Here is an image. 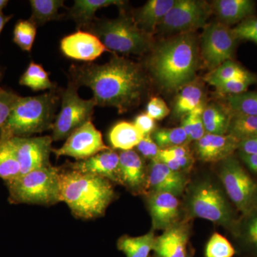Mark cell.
<instances>
[{
    "mask_svg": "<svg viewBox=\"0 0 257 257\" xmlns=\"http://www.w3.org/2000/svg\"><path fill=\"white\" fill-rule=\"evenodd\" d=\"M239 157L246 167L257 175V155H245L239 153Z\"/></svg>",
    "mask_w": 257,
    "mask_h": 257,
    "instance_id": "obj_47",
    "label": "cell"
},
{
    "mask_svg": "<svg viewBox=\"0 0 257 257\" xmlns=\"http://www.w3.org/2000/svg\"><path fill=\"white\" fill-rule=\"evenodd\" d=\"M228 109L231 115L257 116L256 92H243L226 97Z\"/></svg>",
    "mask_w": 257,
    "mask_h": 257,
    "instance_id": "obj_33",
    "label": "cell"
},
{
    "mask_svg": "<svg viewBox=\"0 0 257 257\" xmlns=\"http://www.w3.org/2000/svg\"><path fill=\"white\" fill-rule=\"evenodd\" d=\"M236 42L231 29L224 24L207 25L202 35V57L208 68L212 71L233 60Z\"/></svg>",
    "mask_w": 257,
    "mask_h": 257,
    "instance_id": "obj_10",
    "label": "cell"
},
{
    "mask_svg": "<svg viewBox=\"0 0 257 257\" xmlns=\"http://www.w3.org/2000/svg\"><path fill=\"white\" fill-rule=\"evenodd\" d=\"M19 95L13 91L0 89V133L8 121Z\"/></svg>",
    "mask_w": 257,
    "mask_h": 257,
    "instance_id": "obj_41",
    "label": "cell"
},
{
    "mask_svg": "<svg viewBox=\"0 0 257 257\" xmlns=\"http://www.w3.org/2000/svg\"><path fill=\"white\" fill-rule=\"evenodd\" d=\"M106 50L142 55L153 45L152 35L141 30L133 19L121 16L110 20H94L87 28Z\"/></svg>",
    "mask_w": 257,
    "mask_h": 257,
    "instance_id": "obj_6",
    "label": "cell"
},
{
    "mask_svg": "<svg viewBox=\"0 0 257 257\" xmlns=\"http://www.w3.org/2000/svg\"><path fill=\"white\" fill-rule=\"evenodd\" d=\"M197 52L195 37L183 33L159 45L147 60V67L161 87L175 90L195 77Z\"/></svg>",
    "mask_w": 257,
    "mask_h": 257,
    "instance_id": "obj_2",
    "label": "cell"
},
{
    "mask_svg": "<svg viewBox=\"0 0 257 257\" xmlns=\"http://www.w3.org/2000/svg\"><path fill=\"white\" fill-rule=\"evenodd\" d=\"M20 85L26 86L32 90L54 89L53 83L51 82L49 74L40 64L32 62L20 79Z\"/></svg>",
    "mask_w": 257,
    "mask_h": 257,
    "instance_id": "obj_32",
    "label": "cell"
},
{
    "mask_svg": "<svg viewBox=\"0 0 257 257\" xmlns=\"http://www.w3.org/2000/svg\"><path fill=\"white\" fill-rule=\"evenodd\" d=\"M60 96L55 91L38 96H19L1 133L10 137L30 138L52 128Z\"/></svg>",
    "mask_w": 257,
    "mask_h": 257,
    "instance_id": "obj_4",
    "label": "cell"
},
{
    "mask_svg": "<svg viewBox=\"0 0 257 257\" xmlns=\"http://www.w3.org/2000/svg\"><path fill=\"white\" fill-rule=\"evenodd\" d=\"M60 48L66 57L84 62H92L107 50L95 35L80 30L64 37Z\"/></svg>",
    "mask_w": 257,
    "mask_h": 257,
    "instance_id": "obj_14",
    "label": "cell"
},
{
    "mask_svg": "<svg viewBox=\"0 0 257 257\" xmlns=\"http://www.w3.org/2000/svg\"><path fill=\"white\" fill-rule=\"evenodd\" d=\"M190 155H192V154H191L190 150H189L187 145H181V146L160 150L158 158L159 157H168V158L171 159H179Z\"/></svg>",
    "mask_w": 257,
    "mask_h": 257,
    "instance_id": "obj_45",
    "label": "cell"
},
{
    "mask_svg": "<svg viewBox=\"0 0 257 257\" xmlns=\"http://www.w3.org/2000/svg\"><path fill=\"white\" fill-rule=\"evenodd\" d=\"M147 114L155 120H162L170 113L165 101L160 97H152L147 106Z\"/></svg>",
    "mask_w": 257,
    "mask_h": 257,
    "instance_id": "obj_42",
    "label": "cell"
},
{
    "mask_svg": "<svg viewBox=\"0 0 257 257\" xmlns=\"http://www.w3.org/2000/svg\"><path fill=\"white\" fill-rule=\"evenodd\" d=\"M257 82V77L250 79H234L219 83L214 87L221 94L234 95L247 92L248 88L251 84Z\"/></svg>",
    "mask_w": 257,
    "mask_h": 257,
    "instance_id": "obj_39",
    "label": "cell"
},
{
    "mask_svg": "<svg viewBox=\"0 0 257 257\" xmlns=\"http://www.w3.org/2000/svg\"><path fill=\"white\" fill-rule=\"evenodd\" d=\"M77 88L73 83H69L68 87L62 93L61 110L51 128L53 141L68 138L77 128L92 120L96 101L94 98L82 99Z\"/></svg>",
    "mask_w": 257,
    "mask_h": 257,
    "instance_id": "obj_9",
    "label": "cell"
},
{
    "mask_svg": "<svg viewBox=\"0 0 257 257\" xmlns=\"http://www.w3.org/2000/svg\"><path fill=\"white\" fill-rule=\"evenodd\" d=\"M119 155L120 184L134 194L146 192L147 170L143 159L133 150Z\"/></svg>",
    "mask_w": 257,
    "mask_h": 257,
    "instance_id": "obj_16",
    "label": "cell"
},
{
    "mask_svg": "<svg viewBox=\"0 0 257 257\" xmlns=\"http://www.w3.org/2000/svg\"><path fill=\"white\" fill-rule=\"evenodd\" d=\"M8 3H9V1H8V0H0V11H3L5 7L8 5Z\"/></svg>",
    "mask_w": 257,
    "mask_h": 257,
    "instance_id": "obj_49",
    "label": "cell"
},
{
    "mask_svg": "<svg viewBox=\"0 0 257 257\" xmlns=\"http://www.w3.org/2000/svg\"><path fill=\"white\" fill-rule=\"evenodd\" d=\"M189 215L215 223L236 231L238 222L234 212L222 191L210 182L192 187L188 198Z\"/></svg>",
    "mask_w": 257,
    "mask_h": 257,
    "instance_id": "obj_7",
    "label": "cell"
},
{
    "mask_svg": "<svg viewBox=\"0 0 257 257\" xmlns=\"http://www.w3.org/2000/svg\"><path fill=\"white\" fill-rule=\"evenodd\" d=\"M147 204L154 229L166 230L177 224L179 202L176 196L167 192H151Z\"/></svg>",
    "mask_w": 257,
    "mask_h": 257,
    "instance_id": "obj_17",
    "label": "cell"
},
{
    "mask_svg": "<svg viewBox=\"0 0 257 257\" xmlns=\"http://www.w3.org/2000/svg\"><path fill=\"white\" fill-rule=\"evenodd\" d=\"M36 33V25L32 23L31 20H19L13 31V41L21 50L30 52L35 42Z\"/></svg>",
    "mask_w": 257,
    "mask_h": 257,
    "instance_id": "obj_37",
    "label": "cell"
},
{
    "mask_svg": "<svg viewBox=\"0 0 257 257\" xmlns=\"http://www.w3.org/2000/svg\"><path fill=\"white\" fill-rule=\"evenodd\" d=\"M256 76L250 73L246 69L240 64L236 63L233 60L227 61L218 67L217 68L211 71L210 73L205 77V80L209 84L215 86L219 83L234 79L253 78Z\"/></svg>",
    "mask_w": 257,
    "mask_h": 257,
    "instance_id": "obj_29",
    "label": "cell"
},
{
    "mask_svg": "<svg viewBox=\"0 0 257 257\" xmlns=\"http://www.w3.org/2000/svg\"><path fill=\"white\" fill-rule=\"evenodd\" d=\"M137 148L144 158L151 161L157 160L160 152V147L157 146L151 135L145 136L137 146Z\"/></svg>",
    "mask_w": 257,
    "mask_h": 257,
    "instance_id": "obj_43",
    "label": "cell"
},
{
    "mask_svg": "<svg viewBox=\"0 0 257 257\" xmlns=\"http://www.w3.org/2000/svg\"><path fill=\"white\" fill-rule=\"evenodd\" d=\"M61 202L67 204L76 217L92 219L105 214L114 201L110 181L69 168L60 171Z\"/></svg>",
    "mask_w": 257,
    "mask_h": 257,
    "instance_id": "obj_3",
    "label": "cell"
},
{
    "mask_svg": "<svg viewBox=\"0 0 257 257\" xmlns=\"http://www.w3.org/2000/svg\"><path fill=\"white\" fill-rule=\"evenodd\" d=\"M236 249L222 235L214 233L206 244L205 257H234Z\"/></svg>",
    "mask_w": 257,
    "mask_h": 257,
    "instance_id": "obj_38",
    "label": "cell"
},
{
    "mask_svg": "<svg viewBox=\"0 0 257 257\" xmlns=\"http://www.w3.org/2000/svg\"><path fill=\"white\" fill-rule=\"evenodd\" d=\"M69 166L73 170L120 184L119 155L111 150L101 152L87 160L77 161Z\"/></svg>",
    "mask_w": 257,
    "mask_h": 257,
    "instance_id": "obj_19",
    "label": "cell"
},
{
    "mask_svg": "<svg viewBox=\"0 0 257 257\" xmlns=\"http://www.w3.org/2000/svg\"><path fill=\"white\" fill-rule=\"evenodd\" d=\"M60 171L50 166L5 182L11 204L52 205L61 202Z\"/></svg>",
    "mask_w": 257,
    "mask_h": 257,
    "instance_id": "obj_5",
    "label": "cell"
},
{
    "mask_svg": "<svg viewBox=\"0 0 257 257\" xmlns=\"http://www.w3.org/2000/svg\"><path fill=\"white\" fill-rule=\"evenodd\" d=\"M256 96H257V92H256Z\"/></svg>",
    "mask_w": 257,
    "mask_h": 257,
    "instance_id": "obj_51",
    "label": "cell"
},
{
    "mask_svg": "<svg viewBox=\"0 0 257 257\" xmlns=\"http://www.w3.org/2000/svg\"><path fill=\"white\" fill-rule=\"evenodd\" d=\"M73 84L92 89L96 105L113 106L119 113L138 105L146 91L147 79L139 64L114 57L104 64L72 65Z\"/></svg>",
    "mask_w": 257,
    "mask_h": 257,
    "instance_id": "obj_1",
    "label": "cell"
},
{
    "mask_svg": "<svg viewBox=\"0 0 257 257\" xmlns=\"http://www.w3.org/2000/svg\"><path fill=\"white\" fill-rule=\"evenodd\" d=\"M111 150L103 141L102 135L93 124L92 120L74 131L59 149H52L58 158L73 157L77 161L85 160L101 152Z\"/></svg>",
    "mask_w": 257,
    "mask_h": 257,
    "instance_id": "obj_12",
    "label": "cell"
},
{
    "mask_svg": "<svg viewBox=\"0 0 257 257\" xmlns=\"http://www.w3.org/2000/svg\"><path fill=\"white\" fill-rule=\"evenodd\" d=\"M231 115L229 109L217 104L205 106L202 114L206 134L223 135L228 133Z\"/></svg>",
    "mask_w": 257,
    "mask_h": 257,
    "instance_id": "obj_25",
    "label": "cell"
},
{
    "mask_svg": "<svg viewBox=\"0 0 257 257\" xmlns=\"http://www.w3.org/2000/svg\"><path fill=\"white\" fill-rule=\"evenodd\" d=\"M188 241L187 226L177 223L155 238L153 246L155 257H187Z\"/></svg>",
    "mask_w": 257,
    "mask_h": 257,
    "instance_id": "obj_20",
    "label": "cell"
},
{
    "mask_svg": "<svg viewBox=\"0 0 257 257\" xmlns=\"http://www.w3.org/2000/svg\"><path fill=\"white\" fill-rule=\"evenodd\" d=\"M239 141L229 134L223 135L205 134L196 143V154L199 160L206 162L224 161L233 156L238 150Z\"/></svg>",
    "mask_w": 257,
    "mask_h": 257,
    "instance_id": "obj_18",
    "label": "cell"
},
{
    "mask_svg": "<svg viewBox=\"0 0 257 257\" xmlns=\"http://www.w3.org/2000/svg\"><path fill=\"white\" fill-rule=\"evenodd\" d=\"M13 18V15H6L3 13V11H0V34L5 28V25Z\"/></svg>",
    "mask_w": 257,
    "mask_h": 257,
    "instance_id": "obj_48",
    "label": "cell"
},
{
    "mask_svg": "<svg viewBox=\"0 0 257 257\" xmlns=\"http://www.w3.org/2000/svg\"><path fill=\"white\" fill-rule=\"evenodd\" d=\"M211 8L207 3L197 0H176L160 27L166 32H189L205 25Z\"/></svg>",
    "mask_w": 257,
    "mask_h": 257,
    "instance_id": "obj_11",
    "label": "cell"
},
{
    "mask_svg": "<svg viewBox=\"0 0 257 257\" xmlns=\"http://www.w3.org/2000/svg\"><path fill=\"white\" fill-rule=\"evenodd\" d=\"M187 257H188V256H187Z\"/></svg>",
    "mask_w": 257,
    "mask_h": 257,
    "instance_id": "obj_52",
    "label": "cell"
},
{
    "mask_svg": "<svg viewBox=\"0 0 257 257\" xmlns=\"http://www.w3.org/2000/svg\"><path fill=\"white\" fill-rule=\"evenodd\" d=\"M3 70H2L1 67H0V82H1L2 79H3ZM1 87H0V89H1Z\"/></svg>",
    "mask_w": 257,
    "mask_h": 257,
    "instance_id": "obj_50",
    "label": "cell"
},
{
    "mask_svg": "<svg viewBox=\"0 0 257 257\" xmlns=\"http://www.w3.org/2000/svg\"><path fill=\"white\" fill-rule=\"evenodd\" d=\"M205 106L201 104L182 117L181 126L188 136L189 142L198 141L206 134L203 124L202 114Z\"/></svg>",
    "mask_w": 257,
    "mask_h": 257,
    "instance_id": "obj_36",
    "label": "cell"
},
{
    "mask_svg": "<svg viewBox=\"0 0 257 257\" xmlns=\"http://www.w3.org/2000/svg\"><path fill=\"white\" fill-rule=\"evenodd\" d=\"M30 3L32 8L30 20L36 26L57 20L59 10L64 5V1L62 0H31Z\"/></svg>",
    "mask_w": 257,
    "mask_h": 257,
    "instance_id": "obj_31",
    "label": "cell"
},
{
    "mask_svg": "<svg viewBox=\"0 0 257 257\" xmlns=\"http://www.w3.org/2000/svg\"><path fill=\"white\" fill-rule=\"evenodd\" d=\"M227 134L239 142L257 138V116L233 115Z\"/></svg>",
    "mask_w": 257,
    "mask_h": 257,
    "instance_id": "obj_34",
    "label": "cell"
},
{
    "mask_svg": "<svg viewBox=\"0 0 257 257\" xmlns=\"http://www.w3.org/2000/svg\"><path fill=\"white\" fill-rule=\"evenodd\" d=\"M144 138L145 136L136 125L128 121H120L115 124L109 133L111 147L123 151L133 150Z\"/></svg>",
    "mask_w": 257,
    "mask_h": 257,
    "instance_id": "obj_24",
    "label": "cell"
},
{
    "mask_svg": "<svg viewBox=\"0 0 257 257\" xmlns=\"http://www.w3.org/2000/svg\"><path fill=\"white\" fill-rule=\"evenodd\" d=\"M124 3L121 0H75L69 9V15L77 23V28H88L96 20L97 10L111 5L121 6Z\"/></svg>",
    "mask_w": 257,
    "mask_h": 257,
    "instance_id": "obj_23",
    "label": "cell"
},
{
    "mask_svg": "<svg viewBox=\"0 0 257 257\" xmlns=\"http://www.w3.org/2000/svg\"><path fill=\"white\" fill-rule=\"evenodd\" d=\"M152 139L160 150L187 145L188 136L182 126L155 130Z\"/></svg>",
    "mask_w": 257,
    "mask_h": 257,
    "instance_id": "obj_35",
    "label": "cell"
},
{
    "mask_svg": "<svg viewBox=\"0 0 257 257\" xmlns=\"http://www.w3.org/2000/svg\"><path fill=\"white\" fill-rule=\"evenodd\" d=\"M153 231L140 236L124 235L118 239V249L126 257H150L155 240Z\"/></svg>",
    "mask_w": 257,
    "mask_h": 257,
    "instance_id": "obj_26",
    "label": "cell"
},
{
    "mask_svg": "<svg viewBox=\"0 0 257 257\" xmlns=\"http://www.w3.org/2000/svg\"><path fill=\"white\" fill-rule=\"evenodd\" d=\"M20 175V164L10 143V136L0 133V178L6 182Z\"/></svg>",
    "mask_w": 257,
    "mask_h": 257,
    "instance_id": "obj_27",
    "label": "cell"
},
{
    "mask_svg": "<svg viewBox=\"0 0 257 257\" xmlns=\"http://www.w3.org/2000/svg\"><path fill=\"white\" fill-rule=\"evenodd\" d=\"M52 142L51 136L10 137V143L20 164L21 175L52 165L50 157Z\"/></svg>",
    "mask_w": 257,
    "mask_h": 257,
    "instance_id": "obj_13",
    "label": "cell"
},
{
    "mask_svg": "<svg viewBox=\"0 0 257 257\" xmlns=\"http://www.w3.org/2000/svg\"><path fill=\"white\" fill-rule=\"evenodd\" d=\"M134 124L142 132L144 136H148L154 133L156 130V122L155 120L152 119L147 113H143L138 115L135 118Z\"/></svg>",
    "mask_w": 257,
    "mask_h": 257,
    "instance_id": "obj_44",
    "label": "cell"
},
{
    "mask_svg": "<svg viewBox=\"0 0 257 257\" xmlns=\"http://www.w3.org/2000/svg\"><path fill=\"white\" fill-rule=\"evenodd\" d=\"M219 177L230 200L243 216L257 210V182L237 159L231 156L223 161Z\"/></svg>",
    "mask_w": 257,
    "mask_h": 257,
    "instance_id": "obj_8",
    "label": "cell"
},
{
    "mask_svg": "<svg viewBox=\"0 0 257 257\" xmlns=\"http://www.w3.org/2000/svg\"><path fill=\"white\" fill-rule=\"evenodd\" d=\"M236 40H246L257 44V18H249L231 30Z\"/></svg>",
    "mask_w": 257,
    "mask_h": 257,
    "instance_id": "obj_40",
    "label": "cell"
},
{
    "mask_svg": "<svg viewBox=\"0 0 257 257\" xmlns=\"http://www.w3.org/2000/svg\"><path fill=\"white\" fill-rule=\"evenodd\" d=\"M238 150L245 155H257V138L240 141Z\"/></svg>",
    "mask_w": 257,
    "mask_h": 257,
    "instance_id": "obj_46",
    "label": "cell"
},
{
    "mask_svg": "<svg viewBox=\"0 0 257 257\" xmlns=\"http://www.w3.org/2000/svg\"><path fill=\"white\" fill-rule=\"evenodd\" d=\"M187 184L182 172L171 170L160 160L151 161L147 170V189H151V192H167L178 197L184 192Z\"/></svg>",
    "mask_w": 257,
    "mask_h": 257,
    "instance_id": "obj_15",
    "label": "cell"
},
{
    "mask_svg": "<svg viewBox=\"0 0 257 257\" xmlns=\"http://www.w3.org/2000/svg\"><path fill=\"white\" fill-rule=\"evenodd\" d=\"M234 234L239 239L243 251L257 257V210L243 216Z\"/></svg>",
    "mask_w": 257,
    "mask_h": 257,
    "instance_id": "obj_28",
    "label": "cell"
},
{
    "mask_svg": "<svg viewBox=\"0 0 257 257\" xmlns=\"http://www.w3.org/2000/svg\"><path fill=\"white\" fill-rule=\"evenodd\" d=\"M213 10L224 25L241 23L251 18L255 11V2L251 0H216Z\"/></svg>",
    "mask_w": 257,
    "mask_h": 257,
    "instance_id": "obj_22",
    "label": "cell"
},
{
    "mask_svg": "<svg viewBox=\"0 0 257 257\" xmlns=\"http://www.w3.org/2000/svg\"><path fill=\"white\" fill-rule=\"evenodd\" d=\"M203 92L200 87L194 84H188L181 88L176 98L175 114L183 117L202 104Z\"/></svg>",
    "mask_w": 257,
    "mask_h": 257,
    "instance_id": "obj_30",
    "label": "cell"
},
{
    "mask_svg": "<svg viewBox=\"0 0 257 257\" xmlns=\"http://www.w3.org/2000/svg\"><path fill=\"white\" fill-rule=\"evenodd\" d=\"M175 3L176 0H150L139 10L134 20L139 28L152 35Z\"/></svg>",
    "mask_w": 257,
    "mask_h": 257,
    "instance_id": "obj_21",
    "label": "cell"
}]
</instances>
